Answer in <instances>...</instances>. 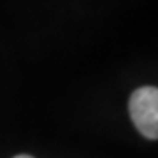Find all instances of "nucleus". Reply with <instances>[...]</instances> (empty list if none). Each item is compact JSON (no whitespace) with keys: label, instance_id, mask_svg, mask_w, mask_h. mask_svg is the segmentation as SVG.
I'll use <instances>...</instances> for the list:
<instances>
[{"label":"nucleus","instance_id":"nucleus-1","mask_svg":"<svg viewBox=\"0 0 158 158\" xmlns=\"http://www.w3.org/2000/svg\"><path fill=\"white\" fill-rule=\"evenodd\" d=\"M130 116L135 128L148 139H158V88L142 86L130 97Z\"/></svg>","mask_w":158,"mask_h":158},{"label":"nucleus","instance_id":"nucleus-2","mask_svg":"<svg viewBox=\"0 0 158 158\" xmlns=\"http://www.w3.org/2000/svg\"><path fill=\"white\" fill-rule=\"evenodd\" d=\"M14 158H34V156H30V155H18V156Z\"/></svg>","mask_w":158,"mask_h":158}]
</instances>
